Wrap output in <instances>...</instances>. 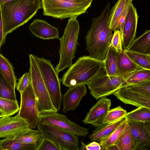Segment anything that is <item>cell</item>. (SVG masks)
<instances>
[{"instance_id":"cell-1","label":"cell","mask_w":150,"mask_h":150,"mask_svg":"<svg viewBox=\"0 0 150 150\" xmlns=\"http://www.w3.org/2000/svg\"><path fill=\"white\" fill-rule=\"evenodd\" d=\"M110 6L108 2L100 15L93 19L85 37L86 49L89 56L100 61L105 59L113 35L108 26Z\"/></svg>"},{"instance_id":"cell-2","label":"cell","mask_w":150,"mask_h":150,"mask_svg":"<svg viewBox=\"0 0 150 150\" xmlns=\"http://www.w3.org/2000/svg\"><path fill=\"white\" fill-rule=\"evenodd\" d=\"M3 33L7 35L30 20L42 8L41 0H13L0 3Z\"/></svg>"},{"instance_id":"cell-3","label":"cell","mask_w":150,"mask_h":150,"mask_svg":"<svg viewBox=\"0 0 150 150\" xmlns=\"http://www.w3.org/2000/svg\"><path fill=\"white\" fill-rule=\"evenodd\" d=\"M105 70L104 61L84 55L79 57L69 67L60 80L68 87L86 85Z\"/></svg>"},{"instance_id":"cell-4","label":"cell","mask_w":150,"mask_h":150,"mask_svg":"<svg viewBox=\"0 0 150 150\" xmlns=\"http://www.w3.org/2000/svg\"><path fill=\"white\" fill-rule=\"evenodd\" d=\"M76 17H72L68 20L62 37L59 38V59L58 64L54 68L58 74L69 67L72 64V60L75 57L79 45L78 39L80 28Z\"/></svg>"},{"instance_id":"cell-5","label":"cell","mask_w":150,"mask_h":150,"mask_svg":"<svg viewBox=\"0 0 150 150\" xmlns=\"http://www.w3.org/2000/svg\"><path fill=\"white\" fill-rule=\"evenodd\" d=\"M29 74L35 96L39 113L46 112H58L54 106L46 88L34 55H29Z\"/></svg>"},{"instance_id":"cell-6","label":"cell","mask_w":150,"mask_h":150,"mask_svg":"<svg viewBox=\"0 0 150 150\" xmlns=\"http://www.w3.org/2000/svg\"><path fill=\"white\" fill-rule=\"evenodd\" d=\"M113 94L125 104L150 109V80L123 85Z\"/></svg>"},{"instance_id":"cell-7","label":"cell","mask_w":150,"mask_h":150,"mask_svg":"<svg viewBox=\"0 0 150 150\" xmlns=\"http://www.w3.org/2000/svg\"><path fill=\"white\" fill-rule=\"evenodd\" d=\"M44 15L63 19L85 13L92 2L75 3L62 0H41Z\"/></svg>"},{"instance_id":"cell-8","label":"cell","mask_w":150,"mask_h":150,"mask_svg":"<svg viewBox=\"0 0 150 150\" xmlns=\"http://www.w3.org/2000/svg\"><path fill=\"white\" fill-rule=\"evenodd\" d=\"M34 57L53 104L59 111L62 101L61 80L50 60L34 55Z\"/></svg>"},{"instance_id":"cell-9","label":"cell","mask_w":150,"mask_h":150,"mask_svg":"<svg viewBox=\"0 0 150 150\" xmlns=\"http://www.w3.org/2000/svg\"><path fill=\"white\" fill-rule=\"evenodd\" d=\"M125 79L118 76H109L105 70L87 84L91 94L96 100L113 94L124 84Z\"/></svg>"},{"instance_id":"cell-10","label":"cell","mask_w":150,"mask_h":150,"mask_svg":"<svg viewBox=\"0 0 150 150\" xmlns=\"http://www.w3.org/2000/svg\"><path fill=\"white\" fill-rule=\"evenodd\" d=\"M38 123L51 125L74 134L84 137L88 133V129L69 119L66 116L57 112H46L39 113Z\"/></svg>"},{"instance_id":"cell-11","label":"cell","mask_w":150,"mask_h":150,"mask_svg":"<svg viewBox=\"0 0 150 150\" xmlns=\"http://www.w3.org/2000/svg\"><path fill=\"white\" fill-rule=\"evenodd\" d=\"M37 127L44 137L59 146L62 150L79 149L77 136L51 125L38 123Z\"/></svg>"},{"instance_id":"cell-12","label":"cell","mask_w":150,"mask_h":150,"mask_svg":"<svg viewBox=\"0 0 150 150\" xmlns=\"http://www.w3.org/2000/svg\"><path fill=\"white\" fill-rule=\"evenodd\" d=\"M20 94L19 115L28 123L30 128L35 129L38 123L39 112L31 81Z\"/></svg>"},{"instance_id":"cell-13","label":"cell","mask_w":150,"mask_h":150,"mask_svg":"<svg viewBox=\"0 0 150 150\" xmlns=\"http://www.w3.org/2000/svg\"><path fill=\"white\" fill-rule=\"evenodd\" d=\"M29 128L28 123L20 117L18 113L14 116L0 118V138L14 137Z\"/></svg>"},{"instance_id":"cell-14","label":"cell","mask_w":150,"mask_h":150,"mask_svg":"<svg viewBox=\"0 0 150 150\" xmlns=\"http://www.w3.org/2000/svg\"><path fill=\"white\" fill-rule=\"evenodd\" d=\"M134 139L135 150H148L150 147V122L127 120Z\"/></svg>"},{"instance_id":"cell-15","label":"cell","mask_w":150,"mask_h":150,"mask_svg":"<svg viewBox=\"0 0 150 150\" xmlns=\"http://www.w3.org/2000/svg\"><path fill=\"white\" fill-rule=\"evenodd\" d=\"M138 18L136 8L131 3L128 8L123 25L122 45L125 49H127L134 39Z\"/></svg>"},{"instance_id":"cell-16","label":"cell","mask_w":150,"mask_h":150,"mask_svg":"<svg viewBox=\"0 0 150 150\" xmlns=\"http://www.w3.org/2000/svg\"><path fill=\"white\" fill-rule=\"evenodd\" d=\"M111 105L110 99L105 97L101 98L87 113L82 122L85 125L90 124L96 127L103 125Z\"/></svg>"},{"instance_id":"cell-17","label":"cell","mask_w":150,"mask_h":150,"mask_svg":"<svg viewBox=\"0 0 150 150\" xmlns=\"http://www.w3.org/2000/svg\"><path fill=\"white\" fill-rule=\"evenodd\" d=\"M85 85H80L69 87L63 97L64 113L75 110L79 106L82 98L87 93Z\"/></svg>"},{"instance_id":"cell-18","label":"cell","mask_w":150,"mask_h":150,"mask_svg":"<svg viewBox=\"0 0 150 150\" xmlns=\"http://www.w3.org/2000/svg\"><path fill=\"white\" fill-rule=\"evenodd\" d=\"M30 31L35 36L44 40L58 38L59 30L43 20L35 19L30 25Z\"/></svg>"},{"instance_id":"cell-19","label":"cell","mask_w":150,"mask_h":150,"mask_svg":"<svg viewBox=\"0 0 150 150\" xmlns=\"http://www.w3.org/2000/svg\"><path fill=\"white\" fill-rule=\"evenodd\" d=\"M143 69L134 63L123 49L117 52V76L126 79L136 71Z\"/></svg>"},{"instance_id":"cell-20","label":"cell","mask_w":150,"mask_h":150,"mask_svg":"<svg viewBox=\"0 0 150 150\" xmlns=\"http://www.w3.org/2000/svg\"><path fill=\"white\" fill-rule=\"evenodd\" d=\"M126 120L122 119L115 122L103 125L96 127L89 137L91 141L99 142L111 134Z\"/></svg>"},{"instance_id":"cell-21","label":"cell","mask_w":150,"mask_h":150,"mask_svg":"<svg viewBox=\"0 0 150 150\" xmlns=\"http://www.w3.org/2000/svg\"><path fill=\"white\" fill-rule=\"evenodd\" d=\"M126 50L150 55V30H146L142 35L132 41Z\"/></svg>"},{"instance_id":"cell-22","label":"cell","mask_w":150,"mask_h":150,"mask_svg":"<svg viewBox=\"0 0 150 150\" xmlns=\"http://www.w3.org/2000/svg\"><path fill=\"white\" fill-rule=\"evenodd\" d=\"M12 138L14 141L19 143L33 144L37 150L43 138V136L39 130L30 128L24 133Z\"/></svg>"},{"instance_id":"cell-23","label":"cell","mask_w":150,"mask_h":150,"mask_svg":"<svg viewBox=\"0 0 150 150\" xmlns=\"http://www.w3.org/2000/svg\"><path fill=\"white\" fill-rule=\"evenodd\" d=\"M133 0H118L110 10L108 23L109 28L114 31L118 19L126 5L132 3Z\"/></svg>"},{"instance_id":"cell-24","label":"cell","mask_w":150,"mask_h":150,"mask_svg":"<svg viewBox=\"0 0 150 150\" xmlns=\"http://www.w3.org/2000/svg\"><path fill=\"white\" fill-rule=\"evenodd\" d=\"M0 71L10 85L15 89L17 84V79L14 68L8 59L0 53Z\"/></svg>"},{"instance_id":"cell-25","label":"cell","mask_w":150,"mask_h":150,"mask_svg":"<svg viewBox=\"0 0 150 150\" xmlns=\"http://www.w3.org/2000/svg\"><path fill=\"white\" fill-rule=\"evenodd\" d=\"M114 144L119 150H135V142L128 123L125 129Z\"/></svg>"},{"instance_id":"cell-26","label":"cell","mask_w":150,"mask_h":150,"mask_svg":"<svg viewBox=\"0 0 150 150\" xmlns=\"http://www.w3.org/2000/svg\"><path fill=\"white\" fill-rule=\"evenodd\" d=\"M117 52L110 46L104 61L105 69L109 76H117Z\"/></svg>"},{"instance_id":"cell-27","label":"cell","mask_w":150,"mask_h":150,"mask_svg":"<svg viewBox=\"0 0 150 150\" xmlns=\"http://www.w3.org/2000/svg\"><path fill=\"white\" fill-rule=\"evenodd\" d=\"M36 150L32 144L21 143L13 140L12 138L0 140V150Z\"/></svg>"},{"instance_id":"cell-28","label":"cell","mask_w":150,"mask_h":150,"mask_svg":"<svg viewBox=\"0 0 150 150\" xmlns=\"http://www.w3.org/2000/svg\"><path fill=\"white\" fill-rule=\"evenodd\" d=\"M127 124L125 120L111 134L98 142L101 150H106L110 146L114 144L125 129Z\"/></svg>"},{"instance_id":"cell-29","label":"cell","mask_w":150,"mask_h":150,"mask_svg":"<svg viewBox=\"0 0 150 150\" xmlns=\"http://www.w3.org/2000/svg\"><path fill=\"white\" fill-rule=\"evenodd\" d=\"M127 120L142 122H150V109L140 107L127 112L125 118Z\"/></svg>"},{"instance_id":"cell-30","label":"cell","mask_w":150,"mask_h":150,"mask_svg":"<svg viewBox=\"0 0 150 150\" xmlns=\"http://www.w3.org/2000/svg\"><path fill=\"white\" fill-rule=\"evenodd\" d=\"M124 50L126 54L134 63L143 69L150 70V55Z\"/></svg>"},{"instance_id":"cell-31","label":"cell","mask_w":150,"mask_h":150,"mask_svg":"<svg viewBox=\"0 0 150 150\" xmlns=\"http://www.w3.org/2000/svg\"><path fill=\"white\" fill-rule=\"evenodd\" d=\"M19 108L18 101L0 97V111L4 116H12L17 112Z\"/></svg>"},{"instance_id":"cell-32","label":"cell","mask_w":150,"mask_h":150,"mask_svg":"<svg viewBox=\"0 0 150 150\" xmlns=\"http://www.w3.org/2000/svg\"><path fill=\"white\" fill-rule=\"evenodd\" d=\"M127 112L120 106L110 109L103 122V124L115 122L122 119L125 118Z\"/></svg>"},{"instance_id":"cell-33","label":"cell","mask_w":150,"mask_h":150,"mask_svg":"<svg viewBox=\"0 0 150 150\" xmlns=\"http://www.w3.org/2000/svg\"><path fill=\"white\" fill-rule=\"evenodd\" d=\"M15 90L5 79L0 71V97L17 101Z\"/></svg>"},{"instance_id":"cell-34","label":"cell","mask_w":150,"mask_h":150,"mask_svg":"<svg viewBox=\"0 0 150 150\" xmlns=\"http://www.w3.org/2000/svg\"><path fill=\"white\" fill-rule=\"evenodd\" d=\"M150 80V70L142 69L134 73L125 81L124 84H135Z\"/></svg>"},{"instance_id":"cell-35","label":"cell","mask_w":150,"mask_h":150,"mask_svg":"<svg viewBox=\"0 0 150 150\" xmlns=\"http://www.w3.org/2000/svg\"><path fill=\"white\" fill-rule=\"evenodd\" d=\"M110 46L113 48L117 52L120 53L122 51V36L119 29L114 31Z\"/></svg>"},{"instance_id":"cell-36","label":"cell","mask_w":150,"mask_h":150,"mask_svg":"<svg viewBox=\"0 0 150 150\" xmlns=\"http://www.w3.org/2000/svg\"><path fill=\"white\" fill-rule=\"evenodd\" d=\"M37 150H62V149L58 145L43 136V138Z\"/></svg>"},{"instance_id":"cell-37","label":"cell","mask_w":150,"mask_h":150,"mask_svg":"<svg viewBox=\"0 0 150 150\" xmlns=\"http://www.w3.org/2000/svg\"><path fill=\"white\" fill-rule=\"evenodd\" d=\"M30 82V79L29 73H25L19 79L17 83V89L21 93Z\"/></svg>"},{"instance_id":"cell-38","label":"cell","mask_w":150,"mask_h":150,"mask_svg":"<svg viewBox=\"0 0 150 150\" xmlns=\"http://www.w3.org/2000/svg\"><path fill=\"white\" fill-rule=\"evenodd\" d=\"M5 40L6 39L4 38L3 35V24L0 3V47L5 43Z\"/></svg>"},{"instance_id":"cell-39","label":"cell","mask_w":150,"mask_h":150,"mask_svg":"<svg viewBox=\"0 0 150 150\" xmlns=\"http://www.w3.org/2000/svg\"><path fill=\"white\" fill-rule=\"evenodd\" d=\"M86 150H100L101 147L99 143L93 141L86 145Z\"/></svg>"},{"instance_id":"cell-40","label":"cell","mask_w":150,"mask_h":150,"mask_svg":"<svg viewBox=\"0 0 150 150\" xmlns=\"http://www.w3.org/2000/svg\"><path fill=\"white\" fill-rule=\"evenodd\" d=\"M75 3H82L92 2L93 0H62Z\"/></svg>"},{"instance_id":"cell-41","label":"cell","mask_w":150,"mask_h":150,"mask_svg":"<svg viewBox=\"0 0 150 150\" xmlns=\"http://www.w3.org/2000/svg\"><path fill=\"white\" fill-rule=\"evenodd\" d=\"M119 150V149L117 147V146L115 145L114 144L108 147L106 149V150Z\"/></svg>"},{"instance_id":"cell-42","label":"cell","mask_w":150,"mask_h":150,"mask_svg":"<svg viewBox=\"0 0 150 150\" xmlns=\"http://www.w3.org/2000/svg\"><path fill=\"white\" fill-rule=\"evenodd\" d=\"M81 146L80 149H79V150H86V144H85L82 140L81 142Z\"/></svg>"},{"instance_id":"cell-43","label":"cell","mask_w":150,"mask_h":150,"mask_svg":"<svg viewBox=\"0 0 150 150\" xmlns=\"http://www.w3.org/2000/svg\"><path fill=\"white\" fill-rule=\"evenodd\" d=\"M13 0H0V3H4L9 1H12Z\"/></svg>"},{"instance_id":"cell-44","label":"cell","mask_w":150,"mask_h":150,"mask_svg":"<svg viewBox=\"0 0 150 150\" xmlns=\"http://www.w3.org/2000/svg\"><path fill=\"white\" fill-rule=\"evenodd\" d=\"M4 116V114L0 111V118Z\"/></svg>"},{"instance_id":"cell-45","label":"cell","mask_w":150,"mask_h":150,"mask_svg":"<svg viewBox=\"0 0 150 150\" xmlns=\"http://www.w3.org/2000/svg\"></svg>"}]
</instances>
